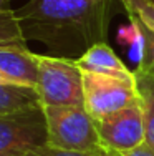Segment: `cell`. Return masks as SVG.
<instances>
[{
    "instance_id": "cell-17",
    "label": "cell",
    "mask_w": 154,
    "mask_h": 156,
    "mask_svg": "<svg viewBox=\"0 0 154 156\" xmlns=\"http://www.w3.org/2000/svg\"><path fill=\"white\" fill-rule=\"evenodd\" d=\"M103 156H123V154L116 153V151H111V150H104L103 151Z\"/></svg>"
},
{
    "instance_id": "cell-7",
    "label": "cell",
    "mask_w": 154,
    "mask_h": 156,
    "mask_svg": "<svg viewBox=\"0 0 154 156\" xmlns=\"http://www.w3.org/2000/svg\"><path fill=\"white\" fill-rule=\"evenodd\" d=\"M0 73L13 85L33 87L38 78V58L27 47H0Z\"/></svg>"
},
{
    "instance_id": "cell-6",
    "label": "cell",
    "mask_w": 154,
    "mask_h": 156,
    "mask_svg": "<svg viewBox=\"0 0 154 156\" xmlns=\"http://www.w3.org/2000/svg\"><path fill=\"white\" fill-rule=\"evenodd\" d=\"M96 128L104 150L126 154L146 143L144 111L141 103L96 120Z\"/></svg>"
},
{
    "instance_id": "cell-13",
    "label": "cell",
    "mask_w": 154,
    "mask_h": 156,
    "mask_svg": "<svg viewBox=\"0 0 154 156\" xmlns=\"http://www.w3.org/2000/svg\"><path fill=\"white\" fill-rule=\"evenodd\" d=\"M126 13L136 15L149 30L154 32V0H119Z\"/></svg>"
},
{
    "instance_id": "cell-16",
    "label": "cell",
    "mask_w": 154,
    "mask_h": 156,
    "mask_svg": "<svg viewBox=\"0 0 154 156\" xmlns=\"http://www.w3.org/2000/svg\"><path fill=\"white\" fill-rule=\"evenodd\" d=\"M10 2H12V0H0V12L10 10Z\"/></svg>"
},
{
    "instance_id": "cell-18",
    "label": "cell",
    "mask_w": 154,
    "mask_h": 156,
    "mask_svg": "<svg viewBox=\"0 0 154 156\" xmlns=\"http://www.w3.org/2000/svg\"><path fill=\"white\" fill-rule=\"evenodd\" d=\"M7 83H10L9 81V78H7L3 73H0V85H7Z\"/></svg>"
},
{
    "instance_id": "cell-11",
    "label": "cell",
    "mask_w": 154,
    "mask_h": 156,
    "mask_svg": "<svg viewBox=\"0 0 154 156\" xmlns=\"http://www.w3.org/2000/svg\"><path fill=\"white\" fill-rule=\"evenodd\" d=\"M126 15L129 18L134 33L141 42V58H139L136 72L154 76V32L149 30L136 15H131V13H126Z\"/></svg>"
},
{
    "instance_id": "cell-3",
    "label": "cell",
    "mask_w": 154,
    "mask_h": 156,
    "mask_svg": "<svg viewBox=\"0 0 154 156\" xmlns=\"http://www.w3.org/2000/svg\"><path fill=\"white\" fill-rule=\"evenodd\" d=\"M48 144L71 151H101L96 120L85 106H43Z\"/></svg>"
},
{
    "instance_id": "cell-2",
    "label": "cell",
    "mask_w": 154,
    "mask_h": 156,
    "mask_svg": "<svg viewBox=\"0 0 154 156\" xmlns=\"http://www.w3.org/2000/svg\"><path fill=\"white\" fill-rule=\"evenodd\" d=\"M35 90L42 106H85L83 72L75 58L38 55Z\"/></svg>"
},
{
    "instance_id": "cell-10",
    "label": "cell",
    "mask_w": 154,
    "mask_h": 156,
    "mask_svg": "<svg viewBox=\"0 0 154 156\" xmlns=\"http://www.w3.org/2000/svg\"><path fill=\"white\" fill-rule=\"evenodd\" d=\"M138 91L141 96V105L144 111V128L146 143L154 150V76L144 75L134 70Z\"/></svg>"
},
{
    "instance_id": "cell-1",
    "label": "cell",
    "mask_w": 154,
    "mask_h": 156,
    "mask_svg": "<svg viewBox=\"0 0 154 156\" xmlns=\"http://www.w3.org/2000/svg\"><path fill=\"white\" fill-rule=\"evenodd\" d=\"M119 0H27L15 17L25 40L43 43L58 57L78 58L108 38Z\"/></svg>"
},
{
    "instance_id": "cell-8",
    "label": "cell",
    "mask_w": 154,
    "mask_h": 156,
    "mask_svg": "<svg viewBox=\"0 0 154 156\" xmlns=\"http://www.w3.org/2000/svg\"><path fill=\"white\" fill-rule=\"evenodd\" d=\"M76 63L81 68V72L100 73V75L121 78V80L126 81H136L134 72H131L124 65L123 60L115 53V50L106 42L90 47L81 57L76 58Z\"/></svg>"
},
{
    "instance_id": "cell-9",
    "label": "cell",
    "mask_w": 154,
    "mask_h": 156,
    "mask_svg": "<svg viewBox=\"0 0 154 156\" xmlns=\"http://www.w3.org/2000/svg\"><path fill=\"white\" fill-rule=\"evenodd\" d=\"M35 108H42V101L33 87L13 83L0 85V116L23 113Z\"/></svg>"
},
{
    "instance_id": "cell-4",
    "label": "cell",
    "mask_w": 154,
    "mask_h": 156,
    "mask_svg": "<svg viewBox=\"0 0 154 156\" xmlns=\"http://www.w3.org/2000/svg\"><path fill=\"white\" fill-rule=\"evenodd\" d=\"M83 98L85 108L94 120H101L118 110L141 103L136 81L91 72H83Z\"/></svg>"
},
{
    "instance_id": "cell-14",
    "label": "cell",
    "mask_w": 154,
    "mask_h": 156,
    "mask_svg": "<svg viewBox=\"0 0 154 156\" xmlns=\"http://www.w3.org/2000/svg\"><path fill=\"white\" fill-rule=\"evenodd\" d=\"M103 148L101 151H96V153H85V151H71V150H63V148L53 146V144H42V146L32 150L27 156H103Z\"/></svg>"
},
{
    "instance_id": "cell-12",
    "label": "cell",
    "mask_w": 154,
    "mask_h": 156,
    "mask_svg": "<svg viewBox=\"0 0 154 156\" xmlns=\"http://www.w3.org/2000/svg\"><path fill=\"white\" fill-rule=\"evenodd\" d=\"M0 47H27L15 10L12 9L0 12Z\"/></svg>"
},
{
    "instance_id": "cell-15",
    "label": "cell",
    "mask_w": 154,
    "mask_h": 156,
    "mask_svg": "<svg viewBox=\"0 0 154 156\" xmlns=\"http://www.w3.org/2000/svg\"><path fill=\"white\" fill-rule=\"evenodd\" d=\"M123 156H154V150L149 146L148 143H144V144H141L139 148H136V150L129 151V153H126Z\"/></svg>"
},
{
    "instance_id": "cell-5",
    "label": "cell",
    "mask_w": 154,
    "mask_h": 156,
    "mask_svg": "<svg viewBox=\"0 0 154 156\" xmlns=\"http://www.w3.org/2000/svg\"><path fill=\"white\" fill-rule=\"evenodd\" d=\"M45 143L48 128L43 106L0 116V156H27Z\"/></svg>"
}]
</instances>
